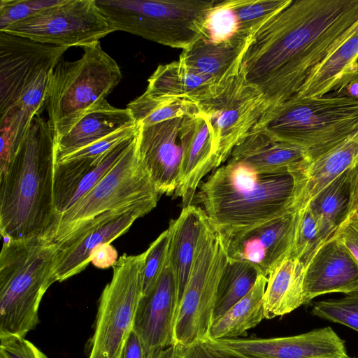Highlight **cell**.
I'll return each mask as SVG.
<instances>
[{
    "label": "cell",
    "mask_w": 358,
    "mask_h": 358,
    "mask_svg": "<svg viewBox=\"0 0 358 358\" xmlns=\"http://www.w3.org/2000/svg\"><path fill=\"white\" fill-rule=\"evenodd\" d=\"M358 60V25L352 34L311 74L294 95L322 97L350 80Z\"/></svg>",
    "instance_id": "obj_28"
},
{
    "label": "cell",
    "mask_w": 358,
    "mask_h": 358,
    "mask_svg": "<svg viewBox=\"0 0 358 358\" xmlns=\"http://www.w3.org/2000/svg\"><path fill=\"white\" fill-rule=\"evenodd\" d=\"M358 25V0H295L262 25L243 54L246 80L271 106L296 95Z\"/></svg>",
    "instance_id": "obj_1"
},
{
    "label": "cell",
    "mask_w": 358,
    "mask_h": 358,
    "mask_svg": "<svg viewBox=\"0 0 358 358\" xmlns=\"http://www.w3.org/2000/svg\"><path fill=\"white\" fill-rule=\"evenodd\" d=\"M358 288V264L334 234L317 250L306 268L304 304L322 294Z\"/></svg>",
    "instance_id": "obj_21"
},
{
    "label": "cell",
    "mask_w": 358,
    "mask_h": 358,
    "mask_svg": "<svg viewBox=\"0 0 358 358\" xmlns=\"http://www.w3.org/2000/svg\"><path fill=\"white\" fill-rule=\"evenodd\" d=\"M157 202H142L126 211L96 220L58 245L52 273L53 282H62L81 272L98 246L110 243L124 234L134 221L155 208Z\"/></svg>",
    "instance_id": "obj_14"
},
{
    "label": "cell",
    "mask_w": 358,
    "mask_h": 358,
    "mask_svg": "<svg viewBox=\"0 0 358 358\" xmlns=\"http://www.w3.org/2000/svg\"><path fill=\"white\" fill-rule=\"evenodd\" d=\"M55 145L48 121L35 115L0 173V231L5 240H49L55 232L59 220L53 196Z\"/></svg>",
    "instance_id": "obj_2"
},
{
    "label": "cell",
    "mask_w": 358,
    "mask_h": 358,
    "mask_svg": "<svg viewBox=\"0 0 358 358\" xmlns=\"http://www.w3.org/2000/svg\"><path fill=\"white\" fill-rule=\"evenodd\" d=\"M227 259L223 236L208 219L176 313L173 345H189L208 338L217 286Z\"/></svg>",
    "instance_id": "obj_10"
},
{
    "label": "cell",
    "mask_w": 358,
    "mask_h": 358,
    "mask_svg": "<svg viewBox=\"0 0 358 358\" xmlns=\"http://www.w3.org/2000/svg\"><path fill=\"white\" fill-rule=\"evenodd\" d=\"M0 358H48L33 343L24 337H0Z\"/></svg>",
    "instance_id": "obj_43"
},
{
    "label": "cell",
    "mask_w": 358,
    "mask_h": 358,
    "mask_svg": "<svg viewBox=\"0 0 358 358\" xmlns=\"http://www.w3.org/2000/svg\"><path fill=\"white\" fill-rule=\"evenodd\" d=\"M148 352L140 338L132 329L123 349L121 358H147Z\"/></svg>",
    "instance_id": "obj_46"
},
{
    "label": "cell",
    "mask_w": 358,
    "mask_h": 358,
    "mask_svg": "<svg viewBox=\"0 0 358 358\" xmlns=\"http://www.w3.org/2000/svg\"><path fill=\"white\" fill-rule=\"evenodd\" d=\"M297 217L298 212L288 213L244 231L222 234L228 257L249 262L268 277L291 253Z\"/></svg>",
    "instance_id": "obj_15"
},
{
    "label": "cell",
    "mask_w": 358,
    "mask_h": 358,
    "mask_svg": "<svg viewBox=\"0 0 358 358\" xmlns=\"http://www.w3.org/2000/svg\"><path fill=\"white\" fill-rule=\"evenodd\" d=\"M358 208V165L354 169L353 192L351 211Z\"/></svg>",
    "instance_id": "obj_48"
},
{
    "label": "cell",
    "mask_w": 358,
    "mask_h": 358,
    "mask_svg": "<svg viewBox=\"0 0 358 358\" xmlns=\"http://www.w3.org/2000/svg\"><path fill=\"white\" fill-rule=\"evenodd\" d=\"M266 283L267 277L259 275L252 289L243 299L213 322L208 338H236L256 327L264 318L263 298Z\"/></svg>",
    "instance_id": "obj_30"
},
{
    "label": "cell",
    "mask_w": 358,
    "mask_h": 358,
    "mask_svg": "<svg viewBox=\"0 0 358 358\" xmlns=\"http://www.w3.org/2000/svg\"><path fill=\"white\" fill-rule=\"evenodd\" d=\"M292 173H259L228 162L201 182L195 196L211 224L223 235L257 226L294 209Z\"/></svg>",
    "instance_id": "obj_3"
},
{
    "label": "cell",
    "mask_w": 358,
    "mask_h": 358,
    "mask_svg": "<svg viewBox=\"0 0 358 358\" xmlns=\"http://www.w3.org/2000/svg\"><path fill=\"white\" fill-rule=\"evenodd\" d=\"M332 236L324 231L307 206L298 211L294 245L289 255L299 259L306 268L320 247Z\"/></svg>",
    "instance_id": "obj_36"
},
{
    "label": "cell",
    "mask_w": 358,
    "mask_h": 358,
    "mask_svg": "<svg viewBox=\"0 0 358 358\" xmlns=\"http://www.w3.org/2000/svg\"><path fill=\"white\" fill-rule=\"evenodd\" d=\"M250 36L237 33L222 41L201 36L182 50L178 61L197 73L219 80L241 59Z\"/></svg>",
    "instance_id": "obj_26"
},
{
    "label": "cell",
    "mask_w": 358,
    "mask_h": 358,
    "mask_svg": "<svg viewBox=\"0 0 358 358\" xmlns=\"http://www.w3.org/2000/svg\"><path fill=\"white\" fill-rule=\"evenodd\" d=\"M218 1L95 0L113 29L184 50L204 33Z\"/></svg>",
    "instance_id": "obj_7"
},
{
    "label": "cell",
    "mask_w": 358,
    "mask_h": 358,
    "mask_svg": "<svg viewBox=\"0 0 358 358\" xmlns=\"http://www.w3.org/2000/svg\"><path fill=\"white\" fill-rule=\"evenodd\" d=\"M139 128L140 126L136 124L122 129L90 145L59 158L56 160V163L80 159L97 157L113 148L122 141L135 136L138 134Z\"/></svg>",
    "instance_id": "obj_42"
},
{
    "label": "cell",
    "mask_w": 358,
    "mask_h": 358,
    "mask_svg": "<svg viewBox=\"0 0 358 358\" xmlns=\"http://www.w3.org/2000/svg\"><path fill=\"white\" fill-rule=\"evenodd\" d=\"M136 122L147 127L162 122L189 116L199 111L192 101L175 97H157L145 92L127 104Z\"/></svg>",
    "instance_id": "obj_33"
},
{
    "label": "cell",
    "mask_w": 358,
    "mask_h": 358,
    "mask_svg": "<svg viewBox=\"0 0 358 358\" xmlns=\"http://www.w3.org/2000/svg\"><path fill=\"white\" fill-rule=\"evenodd\" d=\"M33 118L19 106L0 115V173L6 171L27 136Z\"/></svg>",
    "instance_id": "obj_35"
},
{
    "label": "cell",
    "mask_w": 358,
    "mask_h": 358,
    "mask_svg": "<svg viewBox=\"0 0 358 358\" xmlns=\"http://www.w3.org/2000/svg\"><path fill=\"white\" fill-rule=\"evenodd\" d=\"M136 141L137 137L92 189L59 215L48 241L58 246L94 221L126 211L142 202L158 201L160 194L138 160Z\"/></svg>",
    "instance_id": "obj_8"
},
{
    "label": "cell",
    "mask_w": 358,
    "mask_h": 358,
    "mask_svg": "<svg viewBox=\"0 0 358 358\" xmlns=\"http://www.w3.org/2000/svg\"><path fill=\"white\" fill-rule=\"evenodd\" d=\"M196 103L209 119L220 166L271 106L263 94L246 80L242 58Z\"/></svg>",
    "instance_id": "obj_11"
},
{
    "label": "cell",
    "mask_w": 358,
    "mask_h": 358,
    "mask_svg": "<svg viewBox=\"0 0 358 358\" xmlns=\"http://www.w3.org/2000/svg\"><path fill=\"white\" fill-rule=\"evenodd\" d=\"M137 135L97 157L56 163L53 196L55 208L59 216L105 176L128 150Z\"/></svg>",
    "instance_id": "obj_20"
},
{
    "label": "cell",
    "mask_w": 358,
    "mask_h": 358,
    "mask_svg": "<svg viewBox=\"0 0 358 358\" xmlns=\"http://www.w3.org/2000/svg\"><path fill=\"white\" fill-rule=\"evenodd\" d=\"M207 220L201 207L191 204L183 207L178 217L169 224V258L177 286V309L189 278L201 230Z\"/></svg>",
    "instance_id": "obj_25"
},
{
    "label": "cell",
    "mask_w": 358,
    "mask_h": 358,
    "mask_svg": "<svg viewBox=\"0 0 358 358\" xmlns=\"http://www.w3.org/2000/svg\"><path fill=\"white\" fill-rule=\"evenodd\" d=\"M68 48L0 31V115L15 106L40 115L53 70Z\"/></svg>",
    "instance_id": "obj_9"
},
{
    "label": "cell",
    "mask_w": 358,
    "mask_h": 358,
    "mask_svg": "<svg viewBox=\"0 0 358 358\" xmlns=\"http://www.w3.org/2000/svg\"><path fill=\"white\" fill-rule=\"evenodd\" d=\"M253 129L303 148L312 162L358 131V99L294 96L270 106Z\"/></svg>",
    "instance_id": "obj_5"
},
{
    "label": "cell",
    "mask_w": 358,
    "mask_h": 358,
    "mask_svg": "<svg viewBox=\"0 0 358 358\" xmlns=\"http://www.w3.org/2000/svg\"><path fill=\"white\" fill-rule=\"evenodd\" d=\"M144 252L124 255L114 264L100 297L89 358H121L141 296Z\"/></svg>",
    "instance_id": "obj_12"
},
{
    "label": "cell",
    "mask_w": 358,
    "mask_h": 358,
    "mask_svg": "<svg viewBox=\"0 0 358 358\" xmlns=\"http://www.w3.org/2000/svg\"><path fill=\"white\" fill-rule=\"evenodd\" d=\"M117 261V252L110 243H105L98 246L91 255V262L99 268L113 266Z\"/></svg>",
    "instance_id": "obj_45"
},
{
    "label": "cell",
    "mask_w": 358,
    "mask_h": 358,
    "mask_svg": "<svg viewBox=\"0 0 358 358\" xmlns=\"http://www.w3.org/2000/svg\"><path fill=\"white\" fill-rule=\"evenodd\" d=\"M185 117L139 128L138 158L160 194L173 195L178 185L182 157L180 132Z\"/></svg>",
    "instance_id": "obj_16"
},
{
    "label": "cell",
    "mask_w": 358,
    "mask_h": 358,
    "mask_svg": "<svg viewBox=\"0 0 358 358\" xmlns=\"http://www.w3.org/2000/svg\"><path fill=\"white\" fill-rule=\"evenodd\" d=\"M345 358H355V357H351L348 355Z\"/></svg>",
    "instance_id": "obj_50"
},
{
    "label": "cell",
    "mask_w": 358,
    "mask_h": 358,
    "mask_svg": "<svg viewBox=\"0 0 358 358\" xmlns=\"http://www.w3.org/2000/svg\"><path fill=\"white\" fill-rule=\"evenodd\" d=\"M249 358H345L344 343L330 327L271 338L213 340Z\"/></svg>",
    "instance_id": "obj_17"
},
{
    "label": "cell",
    "mask_w": 358,
    "mask_h": 358,
    "mask_svg": "<svg viewBox=\"0 0 358 358\" xmlns=\"http://www.w3.org/2000/svg\"><path fill=\"white\" fill-rule=\"evenodd\" d=\"M354 169L322 189L308 204L321 228L332 236L351 212Z\"/></svg>",
    "instance_id": "obj_31"
},
{
    "label": "cell",
    "mask_w": 358,
    "mask_h": 358,
    "mask_svg": "<svg viewBox=\"0 0 358 358\" xmlns=\"http://www.w3.org/2000/svg\"><path fill=\"white\" fill-rule=\"evenodd\" d=\"M292 0H227L234 13L238 33L250 36L273 16L285 8Z\"/></svg>",
    "instance_id": "obj_34"
},
{
    "label": "cell",
    "mask_w": 358,
    "mask_h": 358,
    "mask_svg": "<svg viewBox=\"0 0 358 358\" xmlns=\"http://www.w3.org/2000/svg\"><path fill=\"white\" fill-rule=\"evenodd\" d=\"M345 294L340 299L315 303L312 313L358 331V288Z\"/></svg>",
    "instance_id": "obj_38"
},
{
    "label": "cell",
    "mask_w": 358,
    "mask_h": 358,
    "mask_svg": "<svg viewBox=\"0 0 358 358\" xmlns=\"http://www.w3.org/2000/svg\"><path fill=\"white\" fill-rule=\"evenodd\" d=\"M306 266L289 255L269 273L263 298L264 318L289 313L304 304Z\"/></svg>",
    "instance_id": "obj_27"
},
{
    "label": "cell",
    "mask_w": 358,
    "mask_h": 358,
    "mask_svg": "<svg viewBox=\"0 0 358 358\" xmlns=\"http://www.w3.org/2000/svg\"><path fill=\"white\" fill-rule=\"evenodd\" d=\"M335 235L358 264V208L350 213Z\"/></svg>",
    "instance_id": "obj_44"
},
{
    "label": "cell",
    "mask_w": 358,
    "mask_h": 358,
    "mask_svg": "<svg viewBox=\"0 0 358 358\" xmlns=\"http://www.w3.org/2000/svg\"><path fill=\"white\" fill-rule=\"evenodd\" d=\"M83 48L80 59L59 62L51 76L46 106L55 143L106 99L122 79L120 67L99 41Z\"/></svg>",
    "instance_id": "obj_6"
},
{
    "label": "cell",
    "mask_w": 358,
    "mask_h": 358,
    "mask_svg": "<svg viewBox=\"0 0 358 358\" xmlns=\"http://www.w3.org/2000/svg\"><path fill=\"white\" fill-rule=\"evenodd\" d=\"M357 78H358V60L357 62V64H356V66L355 68V71H354L353 73L352 74V76H350V78L348 83H349L350 81H351Z\"/></svg>",
    "instance_id": "obj_49"
},
{
    "label": "cell",
    "mask_w": 358,
    "mask_h": 358,
    "mask_svg": "<svg viewBox=\"0 0 358 358\" xmlns=\"http://www.w3.org/2000/svg\"><path fill=\"white\" fill-rule=\"evenodd\" d=\"M57 246L46 238L6 240L0 253V337H24L39 323Z\"/></svg>",
    "instance_id": "obj_4"
},
{
    "label": "cell",
    "mask_w": 358,
    "mask_h": 358,
    "mask_svg": "<svg viewBox=\"0 0 358 358\" xmlns=\"http://www.w3.org/2000/svg\"><path fill=\"white\" fill-rule=\"evenodd\" d=\"M229 162L259 173H292L306 168L310 158L306 149L252 129L233 149Z\"/></svg>",
    "instance_id": "obj_22"
},
{
    "label": "cell",
    "mask_w": 358,
    "mask_h": 358,
    "mask_svg": "<svg viewBox=\"0 0 358 358\" xmlns=\"http://www.w3.org/2000/svg\"><path fill=\"white\" fill-rule=\"evenodd\" d=\"M237 33L236 19L227 1H218L207 20L202 37L213 41H222Z\"/></svg>",
    "instance_id": "obj_41"
},
{
    "label": "cell",
    "mask_w": 358,
    "mask_h": 358,
    "mask_svg": "<svg viewBox=\"0 0 358 358\" xmlns=\"http://www.w3.org/2000/svg\"><path fill=\"white\" fill-rule=\"evenodd\" d=\"M180 141L182 157L173 197L180 198L185 207L192 204L202 178L220 164L214 151L212 127L204 113L185 117Z\"/></svg>",
    "instance_id": "obj_19"
},
{
    "label": "cell",
    "mask_w": 358,
    "mask_h": 358,
    "mask_svg": "<svg viewBox=\"0 0 358 358\" xmlns=\"http://www.w3.org/2000/svg\"><path fill=\"white\" fill-rule=\"evenodd\" d=\"M331 95L358 99V78L350 81Z\"/></svg>",
    "instance_id": "obj_47"
},
{
    "label": "cell",
    "mask_w": 358,
    "mask_h": 358,
    "mask_svg": "<svg viewBox=\"0 0 358 358\" xmlns=\"http://www.w3.org/2000/svg\"><path fill=\"white\" fill-rule=\"evenodd\" d=\"M358 165V131L329 151L293 173L296 179L294 209H303L326 186Z\"/></svg>",
    "instance_id": "obj_23"
},
{
    "label": "cell",
    "mask_w": 358,
    "mask_h": 358,
    "mask_svg": "<svg viewBox=\"0 0 358 358\" xmlns=\"http://www.w3.org/2000/svg\"><path fill=\"white\" fill-rule=\"evenodd\" d=\"M170 242L171 232L168 228L144 252L141 271V296L150 292L162 273L169 256Z\"/></svg>",
    "instance_id": "obj_39"
},
{
    "label": "cell",
    "mask_w": 358,
    "mask_h": 358,
    "mask_svg": "<svg viewBox=\"0 0 358 358\" xmlns=\"http://www.w3.org/2000/svg\"><path fill=\"white\" fill-rule=\"evenodd\" d=\"M136 124L129 109L115 108L104 99L88 111L56 142V160L117 131Z\"/></svg>",
    "instance_id": "obj_24"
},
{
    "label": "cell",
    "mask_w": 358,
    "mask_h": 358,
    "mask_svg": "<svg viewBox=\"0 0 358 358\" xmlns=\"http://www.w3.org/2000/svg\"><path fill=\"white\" fill-rule=\"evenodd\" d=\"M176 310L177 286L168 256L155 285L140 298L135 313L133 330L147 352L173 345Z\"/></svg>",
    "instance_id": "obj_18"
},
{
    "label": "cell",
    "mask_w": 358,
    "mask_h": 358,
    "mask_svg": "<svg viewBox=\"0 0 358 358\" xmlns=\"http://www.w3.org/2000/svg\"><path fill=\"white\" fill-rule=\"evenodd\" d=\"M147 358H249L217 344L213 340L199 341L189 345H171L150 351Z\"/></svg>",
    "instance_id": "obj_37"
},
{
    "label": "cell",
    "mask_w": 358,
    "mask_h": 358,
    "mask_svg": "<svg viewBox=\"0 0 358 358\" xmlns=\"http://www.w3.org/2000/svg\"><path fill=\"white\" fill-rule=\"evenodd\" d=\"M0 31L44 44L84 48L115 30L95 0H63Z\"/></svg>",
    "instance_id": "obj_13"
},
{
    "label": "cell",
    "mask_w": 358,
    "mask_h": 358,
    "mask_svg": "<svg viewBox=\"0 0 358 358\" xmlns=\"http://www.w3.org/2000/svg\"><path fill=\"white\" fill-rule=\"evenodd\" d=\"M261 275L249 262L228 257L220 276L213 314V322L243 299Z\"/></svg>",
    "instance_id": "obj_32"
},
{
    "label": "cell",
    "mask_w": 358,
    "mask_h": 358,
    "mask_svg": "<svg viewBox=\"0 0 358 358\" xmlns=\"http://www.w3.org/2000/svg\"><path fill=\"white\" fill-rule=\"evenodd\" d=\"M62 1L63 0H1L0 31Z\"/></svg>",
    "instance_id": "obj_40"
},
{
    "label": "cell",
    "mask_w": 358,
    "mask_h": 358,
    "mask_svg": "<svg viewBox=\"0 0 358 358\" xmlns=\"http://www.w3.org/2000/svg\"><path fill=\"white\" fill-rule=\"evenodd\" d=\"M217 81L190 70L178 60L159 65L148 80L144 92L153 96L181 98L196 103Z\"/></svg>",
    "instance_id": "obj_29"
}]
</instances>
